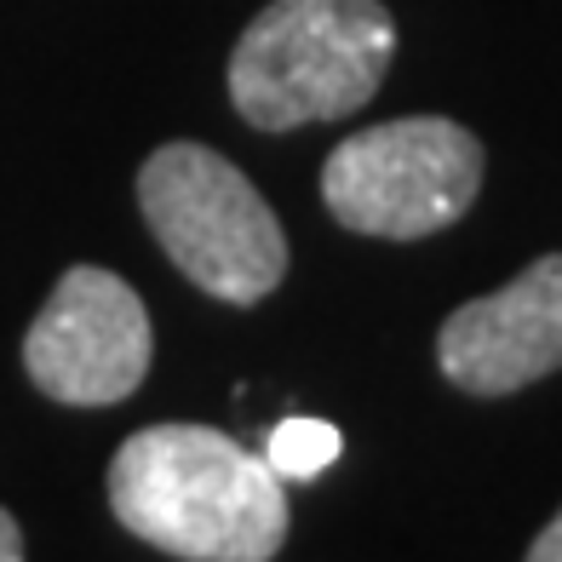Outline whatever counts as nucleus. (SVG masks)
Listing matches in <instances>:
<instances>
[{
  "label": "nucleus",
  "instance_id": "obj_9",
  "mask_svg": "<svg viewBox=\"0 0 562 562\" xmlns=\"http://www.w3.org/2000/svg\"><path fill=\"white\" fill-rule=\"evenodd\" d=\"M0 562H23V528L7 505H0Z\"/></svg>",
  "mask_w": 562,
  "mask_h": 562
},
{
  "label": "nucleus",
  "instance_id": "obj_3",
  "mask_svg": "<svg viewBox=\"0 0 562 562\" xmlns=\"http://www.w3.org/2000/svg\"><path fill=\"white\" fill-rule=\"evenodd\" d=\"M138 207L149 236L218 304H259L288 276V236L259 184L207 144H161L138 167Z\"/></svg>",
  "mask_w": 562,
  "mask_h": 562
},
{
  "label": "nucleus",
  "instance_id": "obj_6",
  "mask_svg": "<svg viewBox=\"0 0 562 562\" xmlns=\"http://www.w3.org/2000/svg\"><path fill=\"white\" fill-rule=\"evenodd\" d=\"M437 368L465 396H510L562 368V252L522 265L442 322Z\"/></svg>",
  "mask_w": 562,
  "mask_h": 562
},
{
  "label": "nucleus",
  "instance_id": "obj_4",
  "mask_svg": "<svg viewBox=\"0 0 562 562\" xmlns=\"http://www.w3.org/2000/svg\"><path fill=\"white\" fill-rule=\"evenodd\" d=\"M482 144L448 115H396L339 138L322 167V207L339 229L419 241L459 224L482 195Z\"/></svg>",
  "mask_w": 562,
  "mask_h": 562
},
{
  "label": "nucleus",
  "instance_id": "obj_7",
  "mask_svg": "<svg viewBox=\"0 0 562 562\" xmlns=\"http://www.w3.org/2000/svg\"><path fill=\"white\" fill-rule=\"evenodd\" d=\"M345 453V437H339V425H327V419H281L270 430V442H265V459H270V471L281 482H311L322 476L334 459Z\"/></svg>",
  "mask_w": 562,
  "mask_h": 562
},
{
  "label": "nucleus",
  "instance_id": "obj_1",
  "mask_svg": "<svg viewBox=\"0 0 562 562\" xmlns=\"http://www.w3.org/2000/svg\"><path fill=\"white\" fill-rule=\"evenodd\" d=\"M110 510L184 562H270L288 540V482L213 425L133 430L110 459Z\"/></svg>",
  "mask_w": 562,
  "mask_h": 562
},
{
  "label": "nucleus",
  "instance_id": "obj_2",
  "mask_svg": "<svg viewBox=\"0 0 562 562\" xmlns=\"http://www.w3.org/2000/svg\"><path fill=\"white\" fill-rule=\"evenodd\" d=\"M391 58L385 0H270L229 53V104L259 133L345 121L385 87Z\"/></svg>",
  "mask_w": 562,
  "mask_h": 562
},
{
  "label": "nucleus",
  "instance_id": "obj_8",
  "mask_svg": "<svg viewBox=\"0 0 562 562\" xmlns=\"http://www.w3.org/2000/svg\"><path fill=\"white\" fill-rule=\"evenodd\" d=\"M522 562H562V510H557L540 533H533V546H528Z\"/></svg>",
  "mask_w": 562,
  "mask_h": 562
},
{
  "label": "nucleus",
  "instance_id": "obj_5",
  "mask_svg": "<svg viewBox=\"0 0 562 562\" xmlns=\"http://www.w3.org/2000/svg\"><path fill=\"white\" fill-rule=\"evenodd\" d=\"M156 356L144 299L115 270L75 265L58 276L53 299L23 334V373L41 396L64 407H115L126 402Z\"/></svg>",
  "mask_w": 562,
  "mask_h": 562
}]
</instances>
